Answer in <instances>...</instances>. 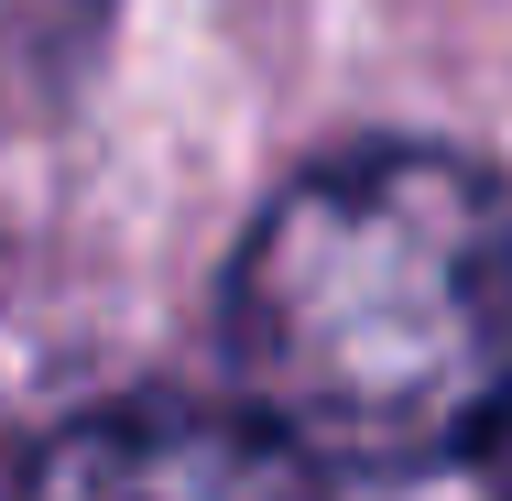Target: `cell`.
Returning a JSON list of instances; mask_svg holds the SVG:
<instances>
[{"instance_id": "cell-2", "label": "cell", "mask_w": 512, "mask_h": 501, "mask_svg": "<svg viewBox=\"0 0 512 501\" xmlns=\"http://www.w3.org/2000/svg\"><path fill=\"white\" fill-rule=\"evenodd\" d=\"M22 501H327V491L262 414L142 393L44 436V458L22 469Z\"/></svg>"}, {"instance_id": "cell-1", "label": "cell", "mask_w": 512, "mask_h": 501, "mask_svg": "<svg viewBox=\"0 0 512 501\" xmlns=\"http://www.w3.org/2000/svg\"><path fill=\"white\" fill-rule=\"evenodd\" d=\"M229 371L306 469L469 458L512 414V186L436 142L295 175L229 262Z\"/></svg>"}]
</instances>
